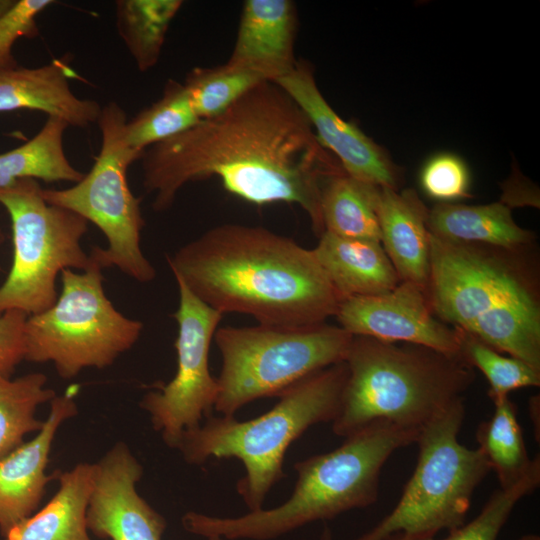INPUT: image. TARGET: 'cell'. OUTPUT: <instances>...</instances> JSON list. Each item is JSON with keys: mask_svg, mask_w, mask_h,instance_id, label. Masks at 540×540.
Listing matches in <instances>:
<instances>
[{"mask_svg": "<svg viewBox=\"0 0 540 540\" xmlns=\"http://www.w3.org/2000/svg\"><path fill=\"white\" fill-rule=\"evenodd\" d=\"M274 83L304 112L319 142L337 157L347 175L379 187L399 189L402 183L400 167L384 148L333 110L318 89L308 62L297 61L288 75Z\"/></svg>", "mask_w": 540, "mask_h": 540, "instance_id": "5bb4252c", "label": "cell"}, {"mask_svg": "<svg viewBox=\"0 0 540 540\" xmlns=\"http://www.w3.org/2000/svg\"><path fill=\"white\" fill-rule=\"evenodd\" d=\"M334 434L346 438L373 424L419 433L455 403L475 379L460 356L409 343L353 336Z\"/></svg>", "mask_w": 540, "mask_h": 540, "instance_id": "5b68a950", "label": "cell"}, {"mask_svg": "<svg viewBox=\"0 0 540 540\" xmlns=\"http://www.w3.org/2000/svg\"><path fill=\"white\" fill-rule=\"evenodd\" d=\"M348 369L345 362L324 368L279 396L268 412L247 421L209 416L183 433L178 450L188 464L237 458L245 470L236 488L249 511L262 509L271 488L284 476L289 446L313 425L336 417Z\"/></svg>", "mask_w": 540, "mask_h": 540, "instance_id": "8992f818", "label": "cell"}, {"mask_svg": "<svg viewBox=\"0 0 540 540\" xmlns=\"http://www.w3.org/2000/svg\"><path fill=\"white\" fill-rule=\"evenodd\" d=\"M5 240V235L0 227V244H2Z\"/></svg>", "mask_w": 540, "mask_h": 540, "instance_id": "74e56055", "label": "cell"}, {"mask_svg": "<svg viewBox=\"0 0 540 540\" xmlns=\"http://www.w3.org/2000/svg\"><path fill=\"white\" fill-rule=\"evenodd\" d=\"M46 382L40 372L16 379L0 373V458L21 445L27 434L42 428L44 421L35 417L36 409L56 396Z\"/></svg>", "mask_w": 540, "mask_h": 540, "instance_id": "4316f807", "label": "cell"}, {"mask_svg": "<svg viewBox=\"0 0 540 540\" xmlns=\"http://www.w3.org/2000/svg\"><path fill=\"white\" fill-rule=\"evenodd\" d=\"M128 119L116 102L102 107L97 120L101 147L90 171L74 186L66 189H43L48 203L68 209L94 223L105 235L108 246H94L91 261L101 269L117 267L138 282L155 278L156 272L144 256L141 231L144 218L141 198L134 196L128 180L129 166L141 159L144 152L131 148L125 138Z\"/></svg>", "mask_w": 540, "mask_h": 540, "instance_id": "9c48e42d", "label": "cell"}, {"mask_svg": "<svg viewBox=\"0 0 540 540\" xmlns=\"http://www.w3.org/2000/svg\"><path fill=\"white\" fill-rule=\"evenodd\" d=\"M429 243L426 294L435 316L540 371L535 244L510 249L449 241L431 233Z\"/></svg>", "mask_w": 540, "mask_h": 540, "instance_id": "3957f363", "label": "cell"}, {"mask_svg": "<svg viewBox=\"0 0 540 540\" xmlns=\"http://www.w3.org/2000/svg\"><path fill=\"white\" fill-rule=\"evenodd\" d=\"M101 271L93 263L83 273L61 272L57 301L26 320L24 360L52 362L60 377L71 379L85 368L110 366L137 342L143 323L113 306Z\"/></svg>", "mask_w": 540, "mask_h": 540, "instance_id": "30bf717a", "label": "cell"}, {"mask_svg": "<svg viewBox=\"0 0 540 540\" xmlns=\"http://www.w3.org/2000/svg\"><path fill=\"white\" fill-rule=\"evenodd\" d=\"M213 339L222 359L214 409L230 417L254 400L279 397L313 373L344 362L353 335L324 322L225 326Z\"/></svg>", "mask_w": 540, "mask_h": 540, "instance_id": "52a82bcc", "label": "cell"}, {"mask_svg": "<svg viewBox=\"0 0 540 540\" xmlns=\"http://www.w3.org/2000/svg\"><path fill=\"white\" fill-rule=\"evenodd\" d=\"M381 245L401 281L426 289L429 279V209L413 189L381 187L376 207Z\"/></svg>", "mask_w": 540, "mask_h": 540, "instance_id": "d6986e66", "label": "cell"}, {"mask_svg": "<svg viewBox=\"0 0 540 540\" xmlns=\"http://www.w3.org/2000/svg\"><path fill=\"white\" fill-rule=\"evenodd\" d=\"M312 252L342 300L387 293L401 282L379 242L325 231Z\"/></svg>", "mask_w": 540, "mask_h": 540, "instance_id": "ffe728a7", "label": "cell"}, {"mask_svg": "<svg viewBox=\"0 0 540 540\" xmlns=\"http://www.w3.org/2000/svg\"><path fill=\"white\" fill-rule=\"evenodd\" d=\"M143 467L123 442L95 464L87 508L88 531L104 540H161L165 518L137 492Z\"/></svg>", "mask_w": 540, "mask_h": 540, "instance_id": "9a60e30c", "label": "cell"}, {"mask_svg": "<svg viewBox=\"0 0 540 540\" xmlns=\"http://www.w3.org/2000/svg\"><path fill=\"white\" fill-rule=\"evenodd\" d=\"M16 1L0 0V17L5 14Z\"/></svg>", "mask_w": 540, "mask_h": 540, "instance_id": "e575fe53", "label": "cell"}, {"mask_svg": "<svg viewBox=\"0 0 540 540\" xmlns=\"http://www.w3.org/2000/svg\"><path fill=\"white\" fill-rule=\"evenodd\" d=\"M264 80L259 74L228 66L192 69L183 85L200 120L215 117Z\"/></svg>", "mask_w": 540, "mask_h": 540, "instance_id": "f1b7e54d", "label": "cell"}, {"mask_svg": "<svg viewBox=\"0 0 540 540\" xmlns=\"http://www.w3.org/2000/svg\"><path fill=\"white\" fill-rule=\"evenodd\" d=\"M95 464L80 463L59 476V488L37 513L14 527L4 540H92L86 514Z\"/></svg>", "mask_w": 540, "mask_h": 540, "instance_id": "44dd1931", "label": "cell"}, {"mask_svg": "<svg viewBox=\"0 0 540 540\" xmlns=\"http://www.w3.org/2000/svg\"><path fill=\"white\" fill-rule=\"evenodd\" d=\"M296 5L290 0L244 2L232 53L226 64L259 74L266 81L288 75L296 66Z\"/></svg>", "mask_w": 540, "mask_h": 540, "instance_id": "e0dca14e", "label": "cell"}, {"mask_svg": "<svg viewBox=\"0 0 540 540\" xmlns=\"http://www.w3.org/2000/svg\"><path fill=\"white\" fill-rule=\"evenodd\" d=\"M418 434L394 425H370L344 438L333 451L296 462V484L281 505L238 517L189 511L182 517V526L205 538L272 540L310 523L366 508L378 499L386 461L399 448L414 444Z\"/></svg>", "mask_w": 540, "mask_h": 540, "instance_id": "277c9868", "label": "cell"}, {"mask_svg": "<svg viewBox=\"0 0 540 540\" xmlns=\"http://www.w3.org/2000/svg\"><path fill=\"white\" fill-rule=\"evenodd\" d=\"M518 540H540V537L536 534H526L520 537Z\"/></svg>", "mask_w": 540, "mask_h": 540, "instance_id": "8d00e7d4", "label": "cell"}, {"mask_svg": "<svg viewBox=\"0 0 540 540\" xmlns=\"http://www.w3.org/2000/svg\"><path fill=\"white\" fill-rule=\"evenodd\" d=\"M420 184L430 198L440 203L471 197L468 168L461 158L449 153L436 155L424 165Z\"/></svg>", "mask_w": 540, "mask_h": 540, "instance_id": "1f68e13d", "label": "cell"}, {"mask_svg": "<svg viewBox=\"0 0 540 540\" xmlns=\"http://www.w3.org/2000/svg\"><path fill=\"white\" fill-rule=\"evenodd\" d=\"M53 0H19L0 17V70L16 67L12 49L21 37L38 34L37 18Z\"/></svg>", "mask_w": 540, "mask_h": 540, "instance_id": "d6a6232c", "label": "cell"}, {"mask_svg": "<svg viewBox=\"0 0 540 540\" xmlns=\"http://www.w3.org/2000/svg\"><path fill=\"white\" fill-rule=\"evenodd\" d=\"M75 388L50 401L42 428L30 441L0 458V532L8 534L30 517L52 476L46 474L52 443L61 424L77 414Z\"/></svg>", "mask_w": 540, "mask_h": 540, "instance_id": "2e32d148", "label": "cell"}, {"mask_svg": "<svg viewBox=\"0 0 540 540\" xmlns=\"http://www.w3.org/2000/svg\"><path fill=\"white\" fill-rule=\"evenodd\" d=\"M320 540H335L331 529L327 525H324V528L320 535Z\"/></svg>", "mask_w": 540, "mask_h": 540, "instance_id": "d590c367", "label": "cell"}, {"mask_svg": "<svg viewBox=\"0 0 540 540\" xmlns=\"http://www.w3.org/2000/svg\"><path fill=\"white\" fill-rule=\"evenodd\" d=\"M167 261L174 277L205 304L222 315H250L259 324L324 323L342 301L312 249L261 226H215Z\"/></svg>", "mask_w": 540, "mask_h": 540, "instance_id": "7a4b0ae2", "label": "cell"}, {"mask_svg": "<svg viewBox=\"0 0 540 540\" xmlns=\"http://www.w3.org/2000/svg\"><path fill=\"white\" fill-rule=\"evenodd\" d=\"M336 318L353 336L390 343H409L460 356L461 331L433 313L426 289L401 281L380 295L344 298Z\"/></svg>", "mask_w": 540, "mask_h": 540, "instance_id": "4fadbf2b", "label": "cell"}, {"mask_svg": "<svg viewBox=\"0 0 540 540\" xmlns=\"http://www.w3.org/2000/svg\"><path fill=\"white\" fill-rule=\"evenodd\" d=\"M0 205L9 214L13 241L12 265L0 286V314L41 313L57 301L60 272L92 266L81 247L88 221L45 201L41 185L32 178L0 187Z\"/></svg>", "mask_w": 540, "mask_h": 540, "instance_id": "8fae6325", "label": "cell"}, {"mask_svg": "<svg viewBox=\"0 0 540 540\" xmlns=\"http://www.w3.org/2000/svg\"><path fill=\"white\" fill-rule=\"evenodd\" d=\"M460 357L486 377L492 401L509 396L514 390L540 385V371L520 359L504 356L464 332H461Z\"/></svg>", "mask_w": 540, "mask_h": 540, "instance_id": "4dcf8cb0", "label": "cell"}, {"mask_svg": "<svg viewBox=\"0 0 540 540\" xmlns=\"http://www.w3.org/2000/svg\"><path fill=\"white\" fill-rule=\"evenodd\" d=\"M492 416L476 430L478 448L484 454L505 490L517 484L529 471L533 458L528 456L516 405L509 396L492 401Z\"/></svg>", "mask_w": 540, "mask_h": 540, "instance_id": "d4e9b609", "label": "cell"}, {"mask_svg": "<svg viewBox=\"0 0 540 540\" xmlns=\"http://www.w3.org/2000/svg\"><path fill=\"white\" fill-rule=\"evenodd\" d=\"M28 315L19 310L0 314V373L11 377L25 358L24 328Z\"/></svg>", "mask_w": 540, "mask_h": 540, "instance_id": "836d02e7", "label": "cell"}, {"mask_svg": "<svg viewBox=\"0 0 540 540\" xmlns=\"http://www.w3.org/2000/svg\"><path fill=\"white\" fill-rule=\"evenodd\" d=\"M68 127L60 118L47 117L34 137L0 154V187L24 178L45 182L80 181L84 173L71 164L64 150V133Z\"/></svg>", "mask_w": 540, "mask_h": 540, "instance_id": "cb8c5ba5", "label": "cell"}, {"mask_svg": "<svg viewBox=\"0 0 540 540\" xmlns=\"http://www.w3.org/2000/svg\"><path fill=\"white\" fill-rule=\"evenodd\" d=\"M332 156L295 101L263 81L221 114L146 149L143 186L154 210L164 211L186 184L216 177L249 203L300 206L320 237L322 187L344 172Z\"/></svg>", "mask_w": 540, "mask_h": 540, "instance_id": "6da1fadb", "label": "cell"}, {"mask_svg": "<svg viewBox=\"0 0 540 540\" xmlns=\"http://www.w3.org/2000/svg\"><path fill=\"white\" fill-rule=\"evenodd\" d=\"M464 418L462 400L420 430L417 464L397 505L356 540H382L398 532L435 537L465 524L474 491L491 468L478 447L459 442Z\"/></svg>", "mask_w": 540, "mask_h": 540, "instance_id": "ba28073f", "label": "cell"}, {"mask_svg": "<svg viewBox=\"0 0 540 540\" xmlns=\"http://www.w3.org/2000/svg\"><path fill=\"white\" fill-rule=\"evenodd\" d=\"M540 485V456L533 458L528 473L509 489L496 490L488 499L481 512L470 522L449 532L440 540H497L516 504L533 493ZM382 540H438L435 537H418L403 533H393Z\"/></svg>", "mask_w": 540, "mask_h": 540, "instance_id": "f546056e", "label": "cell"}, {"mask_svg": "<svg viewBox=\"0 0 540 540\" xmlns=\"http://www.w3.org/2000/svg\"><path fill=\"white\" fill-rule=\"evenodd\" d=\"M427 225L432 235L449 241L512 249L536 240L532 231L516 224L510 207L501 201L477 206L439 203L429 209Z\"/></svg>", "mask_w": 540, "mask_h": 540, "instance_id": "7402d4cb", "label": "cell"}, {"mask_svg": "<svg viewBox=\"0 0 540 540\" xmlns=\"http://www.w3.org/2000/svg\"><path fill=\"white\" fill-rule=\"evenodd\" d=\"M199 121L183 83L170 79L157 101L127 121L126 142L131 148L144 152Z\"/></svg>", "mask_w": 540, "mask_h": 540, "instance_id": "83f0119b", "label": "cell"}, {"mask_svg": "<svg viewBox=\"0 0 540 540\" xmlns=\"http://www.w3.org/2000/svg\"><path fill=\"white\" fill-rule=\"evenodd\" d=\"M75 72L68 62L55 59L39 67L0 70V112L34 110L57 117L69 126L97 123L102 107L77 97L70 87Z\"/></svg>", "mask_w": 540, "mask_h": 540, "instance_id": "ac0fdd59", "label": "cell"}, {"mask_svg": "<svg viewBox=\"0 0 540 540\" xmlns=\"http://www.w3.org/2000/svg\"><path fill=\"white\" fill-rule=\"evenodd\" d=\"M183 5L181 0H119L118 33L141 72L159 61L170 24Z\"/></svg>", "mask_w": 540, "mask_h": 540, "instance_id": "484cf974", "label": "cell"}, {"mask_svg": "<svg viewBox=\"0 0 540 540\" xmlns=\"http://www.w3.org/2000/svg\"><path fill=\"white\" fill-rule=\"evenodd\" d=\"M175 280L179 292L173 314L178 324L174 343L177 371L166 385L145 394L140 406L149 413L163 441L177 449L183 433L198 427L203 416L209 417L214 409L218 384L209 370V350L223 315L196 297L180 279Z\"/></svg>", "mask_w": 540, "mask_h": 540, "instance_id": "7c38bea8", "label": "cell"}, {"mask_svg": "<svg viewBox=\"0 0 540 540\" xmlns=\"http://www.w3.org/2000/svg\"><path fill=\"white\" fill-rule=\"evenodd\" d=\"M207 540H224V539L220 537H209L207 538Z\"/></svg>", "mask_w": 540, "mask_h": 540, "instance_id": "f35d334b", "label": "cell"}, {"mask_svg": "<svg viewBox=\"0 0 540 540\" xmlns=\"http://www.w3.org/2000/svg\"><path fill=\"white\" fill-rule=\"evenodd\" d=\"M380 188L345 172L327 179L320 199L324 232L381 243L376 213Z\"/></svg>", "mask_w": 540, "mask_h": 540, "instance_id": "603a6c76", "label": "cell"}]
</instances>
